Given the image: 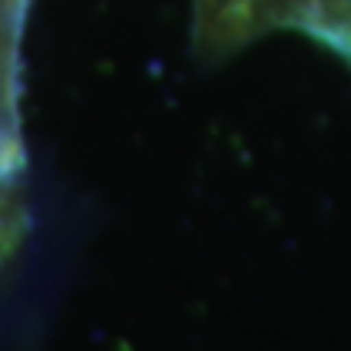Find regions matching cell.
<instances>
[{"mask_svg": "<svg viewBox=\"0 0 351 351\" xmlns=\"http://www.w3.org/2000/svg\"><path fill=\"white\" fill-rule=\"evenodd\" d=\"M192 26L208 59L274 33H300L351 65V0H192Z\"/></svg>", "mask_w": 351, "mask_h": 351, "instance_id": "cell-1", "label": "cell"}, {"mask_svg": "<svg viewBox=\"0 0 351 351\" xmlns=\"http://www.w3.org/2000/svg\"><path fill=\"white\" fill-rule=\"evenodd\" d=\"M29 0H0V257L23 231L26 153L20 137V43Z\"/></svg>", "mask_w": 351, "mask_h": 351, "instance_id": "cell-2", "label": "cell"}]
</instances>
